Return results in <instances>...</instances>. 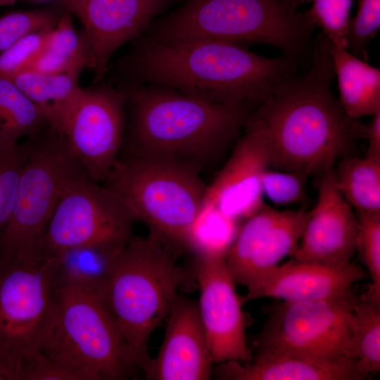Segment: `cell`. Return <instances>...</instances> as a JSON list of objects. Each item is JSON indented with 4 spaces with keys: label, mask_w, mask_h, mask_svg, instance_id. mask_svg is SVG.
<instances>
[{
    "label": "cell",
    "mask_w": 380,
    "mask_h": 380,
    "mask_svg": "<svg viewBox=\"0 0 380 380\" xmlns=\"http://www.w3.org/2000/svg\"><path fill=\"white\" fill-rule=\"evenodd\" d=\"M132 42L113 65L111 82L163 84L213 103L257 108L298 71L285 56L266 58L227 42H170L141 34Z\"/></svg>",
    "instance_id": "1"
},
{
    "label": "cell",
    "mask_w": 380,
    "mask_h": 380,
    "mask_svg": "<svg viewBox=\"0 0 380 380\" xmlns=\"http://www.w3.org/2000/svg\"><path fill=\"white\" fill-rule=\"evenodd\" d=\"M330 42L313 39L308 70L293 73L248 117L265 135L270 166L306 177L334 167L365 127L351 119L331 91Z\"/></svg>",
    "instance_id": "2"
},
{
    "label": "cell",
    "mask_w": 380,
    "mask_h": 380,
    "mask_svg": "<svg viewBox=\"0 0 380 380\" xmlns=\"http://www.w3.org/2000/svg\"><path fill=\"white\" fill-rule=\"evenodd\" d=\"M118 87L127 93L123 155L163 158L198 171L236 139L253 111L201 101L160 84Z\"/></svg>",
    "instance_id": "3"
},
{
    "label": "cell",
    "mask_w": 380,
    "mask_h": 380,
    "mask_svg": "<svg viewBox=\"0 0 380 380\" xmlns=\"http://www.w3.org/2000/svg\"><path fill=\"white\" fill-rule=\"evenodd\" d=\"M184 251L152 232L133 236L107 257L94 281L139 369L150 357L151 334L166 319L188 280L178 263Z\"/></svg>",
    "instance_id": "4"
},
{
    "label": "cell",
    "mask_w": 380,
    "mask_h": 380,
    "mask_svg": "<svg viewBox=\"0 0 380 380\" xmlns=\"http://www.w3.org/2000/svg\"><path fill=\"white\" fill-rule=\"evenodd\" d=\"M314 25L284 0H187L143 34L163 42L216 40L267 45L298 65L308 61Z\"/></svg>",
    "instance_id": "5"
},
{
    "label": "cell",
    "mask_w": 380,
    "mask_h": 380,
    "mask_svg": "<svg viewBox=\"0 0 380 380\" xmlns=\"http://www.w3.org/2000/svg\"><path fill=\"white\" fill-rule=\"evenodd\" d=\"M56 313L42 349L80 380H122L137 369L133 355L94 281L61 265L56 284Z\"/></svg>",
    "instance_id": "6"
},
{
    "label": "cell",
    "mask_w": 380,
    "mask_h": 380,
    "mask_svg": "<svg viewBox=\"0 0 380 380\" xmlns=\"http://www.w3.org/2000/svg\"><path fill=\"white\" fill-rule=\"evenodd\" d=\"M104 182L134 220L186 249L187 231L207 188L198 170L163 158L122 155Z\"/></svg>",
    "instance_id": "7"
},
{
    "label": "cell",
    "mask_w": 380,
    "mask_h": 380,
    "mask_svg": "<svg viewBox=\"0 0 380 380\" xmlns=\"http://www.w3.org/2000/svg\"><path fill=\"white\" fill-rule=\"evenodd\" d=\"M29 138L30 153L0 236V264L41 254L47 225L63 191L73 180L89 177L65 137L51 125Z\"/></svg>",
    "instance_id": "8"
},
{
    "label": "cell",
    "mask_w": 380,
    "mask_h": 380,
    "mask_svg": "<svg viewBox=\"0 0 380 380\" xmlns=\"http://www.w3.org/2000/svg\"><path fill=\"white\" fill-rule=\"evenodd\" d=\"M61 260L39 254L0 265V356L23 366L42 350L56 317Z\"/></svg>",
    "instance_id": "9"
},
{
    "label": "cell",
    "mask_w": 380,
    "mask_h": 380,
    "mask_svg": "<svg viewBox=\"0 0 380 380\" xmlns=\"http://www.w3.org/2000/svg\"><path fill=\"white\" fill-rule=\"evenodd\" d=\"M134 219L120 199L89 177L63 191L47 225L41 253L61 260L80 251L108 255L133 236Z\"/></svg>",
    "instance_id": "10"
},
{
    "label": "cell",
    "mask_w": 380,
    "mask_h": 380,
    "mask_svg": "<svg viewBox=\"0 0 380 380\" xmlns=\"http://www.w3.org/2000/svg\"><path fill=\"white\" fill-rule=\"evenodd\" d=\"M357 297L277 300L254 345L257 350L289 353L322 362L353 359L350 319Z\"/></svg>",
    "instance_id": "11"
},
{
    "label": "cell",
    "mask_w": 380,
    "mask_h": 380,
    "mask_svg": "<svg viewBox=\"0 0 380 380\" xmlns=\"http://www.w3.org/2000/svg\"><path fill=\"white\" fill-rule=\"evenodd\" d=\"M127 93L111 82L82 89L63 118V135L89 177L105 182L116 163L126 127Z\"/></svg>",
    "instance_id": "12"
},
{
    "label": "cell",
    "mask_w": 380,
    "mask_h": 380,
    "mask_svg": "<svg viewBox=\"0 0 380 380\" xmlns=\"http://www.w3.org/2000/svg\"><path fill=\"white\" fill-rule=\"evenodd\" d=\"M194 274L200 290V317L213 362H250L243 301L235 288L224 256H196Z\"/></svg>",
    "instance_id": "13"
},
{
    "label": "cell",
    "mask_w": 380,
    "mask_h": 380,
    "mask_svg": "<svg viewBox=\"0 0 380 380\" xmlns=\"http://www.w3.org/2000/svg\"><path fill=\"white\" fill-rule=\"evenodd\" d=\"M179 0H58L82 25L96 66L93 84L103 82L110 61L122 46L143 34L153 19Z\"/></svg>",
    "instance_id": "14"
},
{
    "label": "cell",
    "mask_w": 380,
    "mask_h": 380,
    "mask_svg": "<svg viewBox=\"0 0 380 380\" xmlns=\"http://www.w3.org/2000/svg\"><path fill=\"white\" fill-rule=\"evenodd\" d=\"M310 211L277 210L266 205L246 219L225 255L236 284L246 286L296 250Z\"/></svg>",
    "instance_id": "15"
},
{
    "label": "cell",
    "mask_w": 380,
    "mask_h": 380,
    "mask_svg": "<svg viewBox=\"0 0 380 380\" xmlns=\"http://www.w3.org/2000/svg\"><path fill=\"white\" fill-rule=\"evenodd\" d=\"M357 218L334 179V168L322 174L318 198L310 211L298 246L296 260L343 266L355 251Z\"/></svg>",
    "instance_id": "16"
},
{
    "label": "cell",
    "mask_w": 380,
    "mask_h": 380,
    "mask_svg": "<svg viewBox=\"0 0 380 380\" xmlns=\"http://www.w3.org/2000/svg\"><path fill=\"white\" fill-rule=\"evenodd\" d=\"M368 277L361 267L350 262L333 266L293 258L260 273L245 287L243 303L262 298L301 301L352 296L353 285Z\"/></svg>",
    "instance_id": "17"
},
{
    "label": "cell",
    "mask_w": 380,
    "mask_h": 380,
    "mask_svg": "<svg viewBox=\"0 0 380 380\" xmlns=\"http://www.w3.org/2000/svg\"><path fill=\"white\" fill-rule=\"evenodd\" d=\"M244 134L224 166L207 186L203 202H210L239 221L264 205L262 179L270 167L267 138L255 125L246 121Z\"/></svg>",
    "instance_id": "18"
},
{
    "label": "cell",
    "mask_w": 380,
    "mask_h": 380,
    "mask_svg": "<svg viewBox=\"0 0 380 380\" xmlns=\"http://www.w3.org/2000/svg\"><path fill=\"white\" fill-rule=\"evenodd\" d=\"M157 355L142 366L149 380H208L213 360L198 303L179 296L166 318Z\"/></svg>",
    "instance_id": "19"
},
{
    "label": "cell",
    "mask_w": 380,
    "mask_h": 380,
    "mask_svg": "<svg viewBox=\"0 0 380 380\" xmlns=\"http://www.w3.org/2000/svg\"><path fill=\"white\" fill-rule=\"evenodd\" d=\"M221 380H364L355 360L322 362L289 353L257 350L248 362L227 361L213 368Z\"/></svg>",
    "instance_id": "20"
},
{
    "label": "cell",
    "mask_w": 380,
    "mask_h": 380,
    "mask_svg": "<svg viewBox=\"0 0 380 380\" xmlns=\"http://www.w3.org/2000/svg\"><path fill=\"white\" fill-rule=\"evenodd\" d=\"M339 101L353 120L380 112V70L330 43Z\"/></svg>",
    "instance_id": "21"
},
{
    "label": "cell",
    "mask_w": 380,
    "mask_h": 380,
    "mask_svg": "<svg viewBox=\"0 0 380 380\" xmlns=\"http://www.w3.org/2000/svg\"><path fill=\"white\" fill-rule=\"evenodd\" d=\"M96 60L89 41L82 30L76 31L72 14L63 11L45 40L40 53L26 70L44 73L81 72L94 70Z\"/></svg>",
    "instance_id": "22"
},
{
    "label": "cell",
    "mask_w": 380,
    "mask_h": 380,
    "mask_svg": "<svg viewBox=\"0 0 380 380\" xmlns=\"http://www.w3.org/2000/svg\"><path fill=\"white\" fill-rule=\"evenodd\" d=\"M81 72L44 73L25 70L4 78L13 83L44 113L51 126L59 124L82 87Z\"/></svg>",
    "instance_id": "23"
},
{
    "label": "cell",
    "mask_w": 380,
    "mask_h": 380,
    "mask_svg": "<svg viewBox=\"0 0 380 380\" xmlns=\"http://www.w3.org/2000/svg\"><path fill=\"white\" fill-rule=\"evenodd\" d=\"M334 179L356 213H380V157H346L334 169Z\"/></svg>",
    "instance_id": "24"
},
{
    "label": "cell",
    "mask_w": 380,
    "mask_h": 380,
    "mask_svg": "<svg viewBox=\"0 0 380 380\" xmlns=\"http://www.w3.org/2000/svg\"><path fill=\"white\" fill-rule=\"evenodd\" d=\"M50 125L42 110L13 83L0 77V148L34 135Z\"/></svg>",
    "instance_id": "25"
},
{
    "label": "cell",
    "mask_w": 380,
    "mask_h": 380,
    "mask_svg": "<svg viewBox=\"0 0 380 380\" xmlns=\"http://www.w3.org/2000/svg\"><path fill=\"white\" fill-rule=\"evenodd\" d=\"M350 355L367 379L380 371V302L365 295L353 306L350 319Z\"/></svg>",
    "instance_id": "26"
},
{
    "label": "cell",
    "mask_w": 380,
    "mask_h": 380,
    "mask_svg": "<svg viewBox=\"0 0 380 380\" xmlns=\"http://www.w3.org/2000/svg\"><path fill=\"white\" fill-rule=\"evenodd\" d=\"M238 221L203 202L186 234V249L196 256H224L239 231Z\"/></svg>",
    "instance_id": "27"
},
{
    "label": "cell",
    "mask_w": 380,
    "mask_h": 380,
    "mask_svg": "<svg viewBox=\"0 0 380 380\" xmlns=\"http://www.w3.org/2000/svg\"><path fill=\"white\" fill-rule=\"evenodd\" d=\"M355 251L371 279L365 296L380 302V213H356Z\"/></svg>",
    "instance_id": "28"
},
{
    "label": "cell",
    "mask_w": 380,
    "mask_h": 380,
    "mask_svg": "<svg viewBox=\"0 0 380 380\" xmlns=\"http://www.w3.org/2000/svg\"><path fill=\"white\" fill-rule=\"evenodd\" d=\"M63 10L56 3L49 7L15 11L0 18V53L25 36L53 28Z\"/></svg>",
    "instance_id": "29"
},
{
    "label": "cell",
    "mask_w": 380,
    "mask_h": 380,
    "mask_svg": "<svg viewBox=\"0 0 380 380\" xmlns=\"http://www.w3.org/2000/svg\"><path fill=\"white\" fill-rule=\"evenodd\" d=\"M29 137L8 148H0V236L11 216L23 167L30 150Z\"/></svg>",
    "instance_id": "30"
},
{
    "label": "cell",
    "mask_w": 380,
    "mask_h": 380,
    "mask_svg": "<svg viewBox=\"0 0 380 380\" xmlns=\"http://www.w3.org/2000/svg\"><path fill=\"white\" fill-rule=\"evenodd\" d=\"M312 6L307 10L310 20L331 44L347 48V34L353 0H310Z\"/></svg>",
    "instance_id": "31"
},
{
    "label": "cell",
    "mask_w": 380,
    "mask_h": 380,
    "mask_svg": "<svg viewBox=\"0 0 380 380\" xmlns=\"http://www.w3.org/2000/svg\"><path fill=\"white\" fill-rule=\"evenodd\" d=\"M379 27L380 0H359L357 14L349 22L346 49L366 60L367 47Z\"/></svg>",
    "instance_id": "32"
},
{
    "label": "cell",
    "mask_w": 380,
    "mask_h": 380,
    "mask_svg": "<svg viewBox=\"0 0 380 380\" xmlns=\"http://www.w3.org/2000/svg\"><path fill=\"white\" fill-rule=\"evenodd\" d=\"M306 176L281 170H267L262 179L263 196L273 203L286 205L303 202Z\"/></svg>",
    "instance_id": "33"
},
{
    "label": "cell",
    "mask_w": 380,
    "mask_h": 380,
    "mask_svg": "<svg viewBox=\"0 0 380 380\" xmlns=\"http://www.w3.org/2000/svg\"><path fill=\"white\" fill-rule=\"evenodd\" d=\"M51 29L30 33L1 52L0 77H5L26 70L40 53Z\"/></svg>",
    "instance_id": "34"
},
{
    "label": "cell",
    "mask_w": 380,
    "mask_h": 380,
    "mask_svg": "<svg viewBox=\"0 0 380 380\" xmlns=\"http://www.w3.org/2000/svg\"><path fill=\"white\" fill-rule=\"evenodd\" d=\"M21 380H80V378L72 369L39 351L23 362Z\"/></svg>",
    "instance_id": "35"
},
{
    "label": "cell",
    "mask_w": 380,
    "mask_h": 380,
    "mask_svg": "<svg viewBox=\"0 0 380 380\" xmlns=\"http://www.w3.org/2000/svg\"><path fill=\"white\" fill-rule=\"evenodd\" d=\"M365 136L368 140L366 155L380 157V112L373 115L371 122L365 127Z\"/></svg>",
    "instance_id": "36"
},
{
    "label": "cell",
    "mask_w": 380,
    "mask_h": 380,
    "mask_svg": "<svg viewBox=\"0 0 380 380\" xmlns=\"http://www.w3.org/2000/svg\"><path fill=\"white\" fill-rule=\"evenodd\" d=\"M20 366L0 356V380H21Z\"/></svg>",
    "instance_id": "37"
},
{
    "label": "cell",
    "mask_w": 380,
    "mask_h": 380,
    "mask_svg": "<svg viewBox=\"0 0 380 380\" xmlns=\"http://www.w3.org/2000/svg\"><path fill=\"white\" fill-rule=\"evenodd\" d=\"M284 1H285V3H286L288 5H289L292 8H296V9H298L297 8L300 5L304 4L306 1H310V0H284Z\"/></svg>",
    "instance_id": "38"
},
{
    "label": "cell",
    "mask_w": 380,
    "mask_h": 380,
    "mask_svg": "<svg viewBox=\"0 0 380 380\" xmlns=\"http://www.w3.org/2000/svg\"><path fill=\"white\" fill-rule=\"evenodd\" d=\"M14 0H0V5L11 4Z\"/></svg>",
    "instance_id": "39"
}]
</instances>
